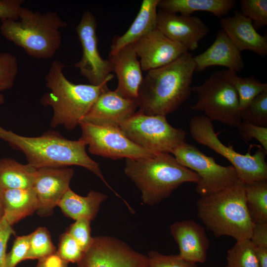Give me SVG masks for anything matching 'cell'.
<instances>
[{"mask_svg":"<svg viewBox=\"0 0 267 267\" xmlns=\"http://www.w3.org/2000/svg\"><path fill=\"white\" fill-rule=\"evenodd\" d=\"M147 257L149 267H198L197 264L188 262L179 255H165L151 251Z\"/></svg>","mask_w":267,"mask_h":267,"instance_id":"cell-35","label":"cell"},{"mask_svg":"<svg viewBox=\"0 0 267 267\" xmlns=\"http://www.w3.org/2000/svg\"><path fill=\"white\" fill-rule=\"evenodd\" d=\"M84 253L79 244L67 231L60 235L56 254L62 260L67 263H77Z\"/></svg>","mask_w":267,"mask_h":267,"instance_id":"cell-34","label":"cell"},{"mask_svg":"<svg viewBox=\"0 0 267 267\" xmlns=\"http://www.w3.org/2000/svg\"><path fill=\"white\" fill-rule=\"evenodd\" d=\"M2 190L0 188V219L3 216V210L1 198Z\"/></svg>","mask_w":267,"mask_h":267,"instance_id":"cell-44","label":"cell"},{"mask_svg":"<svg viewBox=\"0 0 267 267\" xmlns=\"http://www.w3.org/2000/svg\"><path fill=\"white\" fill-rule=\"evenodd\" d=\"M107 196L101 192L90 190L86 196L79 195L70 188L57 204L62 212L75 221L86 219L91 221L96 217L100 204Z\"/></svg>","mask_w":267,"mask_h":267,"instance_id":"cell-23","label":"cell"},{"mask_svg":"<svg viewBox=\"0 0 267 267\" xmlns=\"http://www.w3.org/2000/svg\"><path fill=\"white\" fill-rule=\"evenodd\" d=\"M170 230L181 258L196 264L206 261L210 241L204 227L194 221L184 220L174 222Z\"/></svg>","mask_w":267,"mask_h":267,"instance_id":"cell-18","label":"cell"},{"mask_svg":"<svg viewBox=\"0 0 267 267\" xmlns=\"http://www.w3.org/2000/svg\"><path fill=\"white\" fill-rule=\"evenodd\" d=\"M245 193L253 222H267V179L245 183Z\"/></svg>","mask_w":267,"mask_h":267,"instance_id":"cell-27","label":"cell"},{"mask_svg":"<svg viewBox=\"0 0 267 267\" xmlns=\"http://www.w3.org/2000/svg\"><path fill=\"white\" fill-rule=\"evenodd\" d=\"M137 57L132 44L109 55L112 72L116 74L118 81L115 91L126 98H137L143 79Z\"/></svg>","mask_w":267,"mask_h":267,"instance_id":"cell-19","label":"cell"},{"mask_svg":"<svg viewBox=\"0 0 267 267\" xmlns=\"http://www.w3.org/2000/svg\"><path fill=\"white\" fill-rule=\"evenodd\" d=\"M90 222L84 219L76 220L66 231L77 241L84 252L93 241V237L90 233Z\"/></svg>","mask_w":267,"mask_h":267,"instance_id":"cell-36","label":"cell"},{"mask_svg":"<svg viewBox=\"0 0 267 267\" xmlns=\"http://www.w3.org/2000/svg\"><path fill=\"white\" fill-rule=\"evenodd\" d=\"M191 91L196 93L197 100L191 109L202 112L212 121L239 126L242 119L238 94L224 78L222 71L213 73L202 84L192 87Z\"/></svg>","mask_w":267,"mask_h":267,"instance_id":"cell-9","label":"cell"},{"mask_svg":"<svg viewBox=\"0 0 267 267\" xmlns=\"http://www.w3.org/2000/svg\"><path fill=\"white\" fill-rule=\"evenodd\" d=\"M125 175L140 191L143 203L153 206L169 197L180 185L199 181L198 175L181 165L170 153L126 159Z\"/></svg>","mask_w":267,"mask_h":267,"instance_id":"cell-4","label":"cell"},{"mask_svg":"<svg viewBox=\"0 0 267 267\" xmlns=\"http://www.w3.org/2000/svg\"><path fill=\"white\" fill-rule=\"evenodd\" d=\"M193 59L196 72H202L209 67L220 66L237 73L245 66L241 52L222 29L218 32L210 46Z\"/></svg>","mask_w":267,"mask_h":267,"instance_id":"cell-21","label":"cell"},{"mask_svg":"<svg viewBox=\"0 0 267 267\" xmlns=\"http://www.w3.org/2000/svg\"><path fill=\"white\" fill-rule=\"evenodd\" d=\"M80 140L93 155L114 160L151 157L154 154L131 140L119 128L94 125L81 122Z\"/></svg>","mask_w":267,"mask_h":267,"instance_id":"cell-11","label":"cell"},{"mask_svg":"<svg viewBox=\"0 0 267 267\" xmlns=\"http://www.w3.org/2000/svg\"><path fill=\"white\" fill-rule=\"evenodd\" d=\"M67 264L55 253L39 260L36 267H68Z\"/></svg>","mask_w":267,"mask_h":267,"instance_id":"cell-42","label":"cell"},{"mask_svg":"<svg viewBox=\"0 0 267 267\" xmlns=\"http://www.w3.org/2000/svg\"><path fill=\"white\" fill-rule=\"evenodd\" d=\"M156 29L192 51L198 48L200 41L209 32L208 27L198 17L177 15L160 9L157 12Z\"/></svg>","mask_w":267,"mask_h":267,"instance_id":"cell-17","label":"cell"},{"mask_svg":"<svg viewBox=\"0 0 267 267\" xmlns=\"http://www.w3.org/2000/svg\"><path fill=\"white\" fill-rule=\"evenodd\" d=\"M189 127L192 138L226 158L234 168L238 179L244 183L267 179V151L264 148L258 149L253 155L236 152L232 145L222 142L212 121L204 115L193 117Z\"/></svg>","mask_w":267,"mask_h":267,"instance_id":"cell-7","label":"cell"},{"mask_svg":"<svg viewBox=\"0 0 267 267\" xmlns=\"http://www.w3.org/2000/svg\"><path fill=\"white\" fill-rule=\"evenodd\" d=\"M171 153L181 165L198 175L200 180L195 190L200 196L224 189L238 179L233 166H223L217 163L214 158L205 155L191 144L185 142Z\"/></svg>","mask_w":267,"mask_h":267,"instance_id":"cell-10","label":"cell"},{"mask_svg":"<svg viewBox=\"0 0 267 267\" xmlns=\"http://www.w3.org/2000/svg\"><path fill=\"white\" fill-rule=\"evenodd\" d=\"M160 0H143L140 9L128 30L123 35L114 37L109 55L133 44L156 29L157 8Z\"/></svg>","mask_w":267,"mask_h":267,"instance_id":"cell-22","label":"cell"},{"mask_svg":"<svg viewBox=\"0 0 267 267\" xmlns=\"http://www.w3.org/2000/svg\"><path fill=\"white\" fill-rule=\"evenodd\" d=\"M18 72L16 57L10 52L0 53V93L13 86Z\"/></svg>","mask_w":267,"mask_h":267,"instance_id":"cell-32","label":"cell"},{"mask_svg":"<svg viewBox=\"0 0 267 267\" xmlns=\"http://www.w3.org/2000/svg\"><path fill=\"white\" fill-rule=\"evenodd\" d=\"M0 20L1 35L29 55L39 59L54 55L61 44L60 30L67 26L56 11L42 13L23 6L17 19Z\"/></svg>","mask_w":267,"mask_h":267,"instance_id":"cell-5","label":"cell"},{"mask_svg":"<svg viewBox=\"0 0 267 267\" xmlns=\"http://www.w3.org/2000/svg\"><path fill=\"white\" fill-rule=\"evenodd\" d=\"M65 66L58 60L52 62L45 77V85L49 91L41 97L40 102L42 105L52 109L51 127L63 126L71 131L79 125L107 86V84L100 86L74 84L64 74Z\"/></svg>","mask_w":267,"mask_h":267,"instance_id":"cell-3","label":"cell"},{"mask_svg":"<svg viewBox=\"0 0 267 267\" xmlns=\"http://www.w3.org/2000/svg\"><path fill=\"white\" fill-rule=\"evenodd\" d=\"M24 0H0V20L17 19Z\"/></svg>","mask_w":267,"mask_h":267,"instance_id":"cell-40","label":"cell"},{"mask_svg":"<svg viewBox=\"0 0 267 267\" xmlns=\"http://www.w3.org/2000/svg\"><path fill=\"white\" fill-rule=\"evenodd\" d=\"M56 252L49 231L45 227H40L30 234L29 249L25 260H40Z\"/></svg>","mask_w":267,"mask_h":267,"instance_id":"cell-30","label":"cell"},{"mask_svg":"<svg viewBox=\"0 0 267 267\" xmlns=\"http://www.w3.org/2000/svg\"><path fill=\"white\" fill-rule=\"evenodd\" d=\"M1 198L3 217L11 226L38 209L36 194L32 187L2 190Z\"/></svg>","mask_w":267,"mask_h":267,"instance_id":"cell-24","label":"cell"},{"mask_svg":"<svg viewBox=\"0 0 267 267\" xmlns=\"http://www.w3.org/2000/svg\"><path fill=\"white\" fill-rule=\"evenodd\" d=\"M96 18L89 11L82 15L76 31L80 41L83 54L81 60L75 64L82 75L90 85L100 86L112 79V67L110 60L103 59L98 51Z\"/></svg>","mask_w":267,"mask_h":267,"instance_id":"cell-12","label":"cell"},{"mask_svg":"<svg viewBox=\"0 0 267 267\" xmlns=\"http://www.w3.org/2000/svg\"><path fill=\"white\" fill-rule=\"evenodd\" d=\"M250 239L255 247H267V222L254 223Z\"/></svg>","mask_w":267,"mask_h":267,"instance_id":"cell-41","label":"cell"},{"mask_svg":"<svg viewBox=\"0 0 267 267\" xmlns=\"http://www.w3.org/2000/svg\"><path fill=\"white\" fill-rule=\"evenodd\" d=\"M224 78L233 87L238 94L240 111L258 95L267 89V84L254 76L241 77L231 70H223Z\"/></svg>","mask_w":267,"mask_h":267,"instance_id":"cell-28","label":"cell"},{"mask_svg":"<svg viewBox=\"0 0 267 267\" xmlns=\"http://www.w3.org/2000/svg\"><path fill=\"white\" fill-rule=\"evenodd\" d=\"M36 171L29 164H23L11 158L0 159V188H31Z\"/></svg>","mask_w":267,"mask_h":267,"instance_id":"cell-26","label":"cell"},{"mask_svg":"<svg viewBox=\"0 0 267 267\" xmlns=\"http://www.w3.org/2000/svg\"><path fill=\"white\" fill-rule=\"evenodd\" d=\"M132 44L139 58L141 70L146 71L166 65L188 52L184 46L170 40L157 29Z\"/></svg>","mask_w":267,"mask_h":267,"instance_id":"cell-15","label":"cell"},{"mask_svg":"<svg viewBox=\"0 0 267 267\" xmlns=\"http://www.w3.org/2000/svg\"><path fill=\"white\" fill-rule=\"evenodd\" d=\"M74 171L68 167L37 169L32 188L38 203L37 213L42 217L50 215L53 209L70 188Z\"/></svg>","mask_w":267,"mask_h":267,"instance_id":"cell-14","label":"cell"},{"mask_svg":"<svg viewBox=\"0 0 267 267\" xmlns=\"http://www.w3.org/2000/svg\"><path fill=\"white\" fill-rule=\"evenodd\" d=\"M133 142L154 154L170 153L185 142L186 133L172 126L166 116L137 111L119 127Z\"/></svg>","mask_w":267,"mask_h":267,"instance_id":"cell-8","label":"cell"},{"mask_svg":"<svg viewBox=\"0 0 267 267\" xmlns=\"http://www.w3.org/2000/svg\"><path fill=\"white\" fill-rule=\"evenodd\" d=\"M5 101V98L2 94L0 93V105L2 104Z\"/></svg>","mask_w":267,"mask_h":267,"instance_id":"cell-45","label":"cell"},{"mask_svg":"<svg viewBox=\"0 0 267 267\" xmlns=\"http://www.w3.org/2000/svg\"><path fill=\"white\" fill-rule=\"evenodd\" d=\"M241 138L246 141L257 140L267 151V127H261L243 121L237 128Z\"/></svg>","mask_w":267,"mask_h":267,"instance_id":"cell-38","label":"cell"},{"mask_svg":"<svg viewBox=\"0 0 267 267\" xmlns=\"http://www.w3.org/2000/svg\"><path fill=\"white\" fill-rule=\"evenodd\" d=\"M235 4L234 0H160L158 7L168 13L183 15H191L195 11L208 12L221 18Z\"/></svg>","mask_w":267,"mask_h":267,"instance_id":"cell-25","label":"cell"},{"mask_svg":"<svg viewBox=\"0 0 267 267\" xmlns=\"http://www.w3.org/2000/svg\"><path fill=\"white\" fill-rule=\"evenodd\" d=\"M15 231L5 218L0 219V267H6L5 259L6 247L8 239Z\"/></svg>","mask_w":267,"mask_h":267,"instance_id":"cell-39","label":"cell"},{"mask_svg":"<svg viewBox=\"0 0 267 267\" xmlns=\"http://www.w3.org/2000/svg\"><path fill=\"white\" fill-rule=\"evenodd\" d=\"M195 70L188 52L164 66L147 71L136 98L138 111L148 115L166 116L189 97Z\"/></svg>","mask_w":267,"mask_h":267,"instance_id":"cell-1","label":"cell"},{"mask_svg":"<svg viewBox=\"0 0 267 267\" xmlns=\"http://www.w3.org/2000/svg\"><path fill=\"white\" fill-rule=\"evenodd\" d=\"M226 267H260L255 247L249 238L237 240L227 251Z\"/></svg>","mask_w":267,"mask_h":267,"instance_id":"cell-29","label":"cell"},{"mask_svg":"<svg viewBox=\"0 0 267 267\" xmlns=\"http://www.w3.org/2000/svg\"><path fill=\"white\" fill-rule=\"evenodd\" d=\"M240 117L243 121L267 127V89L256 96L240 111Z\"/></svg>","mask_w":267,"mask_h":267,"instance_id":"cell-31","label":"cell"},{"mask_svg":"<svg viewBox=\"0 0 267 267\" xmlns=\"http://www.w3.org/2000/svg\"><path fill=\"white\" fill-rule=\"evenodd\" d=\"M30 245V234L18 236L15 239L11 251L6 254V267H15L25 260Z\"/></svg>","mask_w":267,"mask_h":267,"instance_id":"cell-37","label":"cell"},{"mask_svg":"<svg viewBox=\"0 0 267 267\" xmlns=\"http://www.w3.org/2000/svg\"><path fill=\"white\" fill-rule=\"evenodd\" d=\"M241 13L252 21L255 28L267 25V0H240Z\"/></svg>","mask_w":267,"mask_h":267,"instance_id":"cell-33","label":"cell"},{"mask_svg":"<svg viewBox=\"0 0 267 267\" xmlns=\"http://www.w3.org/2000/svg\"><path fill=\"white\" fill-rule=\"evenodd\" d=\"M78 267H149L147 256L113 237L96 236Z\"/></svg>","mask_w":267,"mask_h":267,"instance_id":"cell-13","label":"cell"},{"mask_svg":"<svg viewBox=\"0 0 267 267\" xmlns=\"http://www.w3.org/2000/svg\"><path fill=\"white\" fill-rule=\"evenodd\" d=\"M220 25L240 51L250 50L261 56L267 54V39L259 34L252 21L241 12L235 11L232 16L221 18Z\"/></svg>","mask_w":267,"mask_h":267,"instance_id":"cell-20","label":"cell"},{"mask_svg":"<svg viewBox=\"0 0 267 267\" xmlns=\"http://www.w3.org/2000/svg\"><path fill=\"white\" fill-rule=\"evenodd\" d=\"M0 138L14 149L22 152L28 164L36 169L81 166L98 176L116 195L117 194L105 180L99 164L87 154L85 143L80 139L69 140L54 131L45 132L39 136H24L0 125Z\"/></svg>","mask_w":267,"mask_h":267,"instance_id":"cell-2","label":"cell"},{"mask_svg":"<svg viewBox=\"0 0 267 267\" xmlns=\"http://www.w3.org/2000/svg\"><path fill=\"white\" fill-rule=\"evenodd\" d=\"M260 267H267V247H255Z\"/></svg>","mask_w":267,"mask_h":267,"instance_id":"cell-43","label":"cell"},{"mask_svg":"<svg viewBox=\"0 0 267 267\" xmlns=\"http://www.w3.org/2000/svg\"><path fill=\"white\" fill-rule=\"evenodd\" d=\"M137 108L136 99L124 98L107 87L81 122L98 126L119 128Z\"/></svg>","mask_w":267,"mask_h":267,"instance_id":"cell-16","label":"cell"},{"mask_svg":"<svg viewBox=\"0 0 267 267\" xmlns=\"http://www.w3.org/2000/svg\"><path fill=\"white\" fill-rule=\"evenodd\" d=\"M196 207L198 217L216 236L250 239L254 223L247 207L245 183L239 179L224 189L200 196Z\"/></svg>","mask_w":267,"mask_h":267,"instance_id":"cell-6","label":"cell"}]
</instances>
